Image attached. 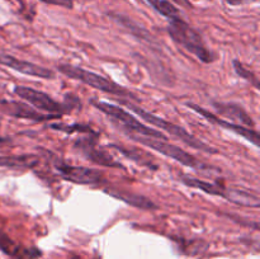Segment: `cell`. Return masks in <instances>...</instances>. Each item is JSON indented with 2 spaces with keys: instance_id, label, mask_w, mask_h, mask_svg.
<instances>
[{
  "instance_id": "obj_2",
  "label": "cell",
  "mask_w": 260,
  "mask_h": 259,
  "mask_svg": "<svg viewBox=\"0 0 260 259\" xmlns=\"http://www.w3.org/2000/svg\"><path fill=\"white\" fill-rule=\"evenodd\" d=\"M57 71L62 74V75L68 76V78L81 81L85 85L91 86L94 89H98V90L104 91V93L112 94V95L119 96V98L136 99V95L132 94L124 86L114 83L113 80L106 78V76H102L99 74L93 73V71L85 70V69L79 68V66L71 65V63H58Z\"/></svg>"
},
{
  "instance_id": "obj_10",
  "label": "cell",
  "mask_w": 260,
  "mask_h": 259,
  "mask_svg": "<svg viewBox=\"0 0 260 259\" xmlns=\"http://www.w3.org/2000/svg\"><path fill=\"white\" fill-rule=\"evenodd\" d=\"M75 147L78 149L79 152H81V154L86 157V159L95 163V164L107 168H123L119 163H117L106 150L99 147L98 145L95 144V141L89 139V137L88 139H80L79 141H76Z\"/></svg>"
},
{
  "instance_id": "obj_14",
  "label": "cell",
  "mask_w": 260,
  "mask_h": 259,
  "mask_svg": "<svg viewBox=\"0 0 260 259\" xmlns=\"http://www.w3.org/2000/svg\"><path fill=\"white\" fill-rule=\"evenodd\" d=\"M40 159L35 154L22 155H2L0 156V167L15 168V169H32L38 165Z\"/></svg>"
},
{
  "instance_id": "obj_12",
  "label": "cell",
  "mask_w": 260,
  "mask_h": 259,
  "mask_svg": "<svg viewBox=\"0 0 260 259\" xmlns=\"http://www.w3.org/2000/svg\"><path fill=\"white\" fill-rule=\"evenodd\" d=\"M106 193L111 195L112 197L118 198V200L134 206V207L141 208V210H156L157 208V206L155 205L150 198L145 197V196H141V195H136V193L128 192V190L108 188V189H106Z\"/></svg>"
},
{
  "instance_id": "obj_6",
  "label": "cell",
  "mask_w": 260,
  "mask_h": 259,
  "mask_svg": "<svg viewBox=\"0 0 260 259\" xmlns=\"http://www.w3.org/2000/svg\"><path fill=\"white\" fill-rule=\"evenodd\" d=\"M14 93L17 94L19 98L27 101L28 103H30L37 109L47 112V113L50 114H58V116H60V114L70 112V106H69V104L56 102L52 96L43 93V91L36 90V89L28 88V86L18 85L14 88Z\"/></svg>"
},
{
  "instance_id": "obj_22",
  "label": "cell",
  "mask_w": 260,
  "mask_h": 259,
  "mask_svg": "<svg viewBox=\"0 0 260 259\" xmlns=\"http://www.w3.org/2000/svg\"><path fill=\"white\" fill-rule=\"evenodd\" d=\"M45 4L50 5H58V7L66 8V9H73L74 2L73 0H41Z\"/></svg>"
},
{
  "instance_id": "obj_16",
  "label": "cell",
  "mask_w": 260,
  "mask_h": 259,
  "mask_svg": "<svg viewBox=\"0 0 260 259\" xmlns=\"http://www.w3.org/2000/svg\"><path fill=\"white\" fill-rule=\"evenodd\" d=\"M229 202H233L239 206H246V207L259 208V197L253 192H246L243 189H234V188H226L225 197Z\"/></svg>"
},
{
  "instance_id": "obj_11",
  "label": "cell",
  "mask_w": 260,
  "mask_h": 259,
  "mask_svg": "<svg viewBox=\"0 0 260 259\" xmlns=\"http://www.w3.org/2000/svg\"><path fill=\"white\" fill-rule=\"evenodd\" d=\"M0 103L3 104V111L7 114L13 117H17V118H24V119H32V121H48V119H55L58 118V114H43L37 112L36 109L30 108L29 106L24 103H20V102H5L0 101Z\"/></svg>"
},
{
  "instance_id": "obj_17",
  "label": "cell",
  "mask_w": 260,
  "mask_h": 259,
  "mask_svg": "<svg viewBox=\"0 0 260 259\" xmlns=\"http://www.w3.org/2000/svg\"><path fill=\"white\" fill-rule=\"evenodd\" d=\"M182 182L184 183L185 185H188V187L198 188L200 190H202V192L205 193H208V195L211 196H220V197H225L226 188L220 184H213V183L205 182V180H200L190 177H183Z\"/></svg>"
},
{
  "instance_id": "obj_9",
  "label": "cell",
  "mask_w": 260,
  "mask_h": 259,
  "mask_svg": "<svg viewBox=\"0 0 260 259\" xmlns=\"http://www.w3.org/2000/svg\"><path fill=\"white\" fill-rule=\"evenodd\" d=\"M0 65L8 66V68L13 69V70L28 76H35V78L41 79L55 78V74L50 69L43 68V66L37 65V63L29 62V61H23L20 58L14 57V56L8 55V53L0 52Z\"/></svg>"
},
{
  "instance_id": "obj_7",
  "label": "cell",
  "mask_w": 260,
  "mask_h": 259,
  "mask_svg": "<svg viewBox=\"0 0 260 259\" xmlns=\"http://www.w3.org/2000/svg\"><path fill=\"white\" fill-rule=\"evenodd\" d=\"M187 107L188 108L193 109L194 112H197L198 114H202V116L205 117V118H207L211 123L216 124V126L223 127V128L229 130V131L234 132V134L239 135V136H243L244 139L248 140V141H250L251 144L255 145V146H259L260 137H259V134L255 131V130L248 128V127L243 126V124L234 123V122L226 121V119L220 118V117H217L216 114H213L212 112H210L208 109L202 108V107L197 106V104H194V103H187Z\"/></svg>"
},
{
  "instance_id": "obj_19",
  "label": "cell",
  "mask_w": 260,
  "mask_h": 259,
  "mask_svg": "<svg viewBox=\"0 0 260 259\" xmlns=\"http://www.w3.org/2000/svg\"><path fill=\"white\" fill-rule=\"evenodd\" d=\"M50 128H55L57 131L68 132V134H74V132H83V134H91L96 135L91 127L86 126V124H65V123H53L50 124Z\"/></svg>"
},
{
  "instance_id": "obj_21",
  "label": "cell",
  "mask_w": 260,
  "mask_h": 259,
  "mask_svg": "<svg viewBox=\"0 0 260 259\" xmlns=\"http://www.w3.org/2000/svg\"><path fill=\"white\" fill-rule=\"evenodd\" d=\"M15 244L13 243L12 240H10L9 238H8L7 235H4V234L0 233V250H3L4 253L7 254H13L15 250Z\"/></svg>"
},
{
  "instance_id": "obj_4",
  "label": "cell",
  "mask_w": 260,
  "mask_h": 259,
  "mask_svg": "<svg viewBox=\"0 0 260 259\" xmlns=\"http://www.w3.org/2000/svg\"><path fill=\"white\" fill-rule=\"evenodd\" d=\"M91 104H93L98 111H101L102 113L107 114V116L112 117V118L116 119L117 122H119V128L121 130L134 132V134L140 135V136L167 140V136H165L164 134L151 128V127H147L146 124L140 122L139 119L135 118L132 114H129L128 112L122 109L121 107L114 106V104L112 103H107V102L96 101V99H93V101H91Z\"/></svg>"
},
{
  "instance_id": "obj_8",
  "label": "cell",
  "mask_w": 260,
  "mask_h": 259,
  "mask_svg": "<svg viewBox=\"0 0 260 259\" xmlns=\"http://www.w3.org/2000/svg\"><path fill=\"white\" fill-rule=\"evenodd\" d=\"M57 173L61 178L75 184H98L103 180V173L99 170L85 167H74L68 164L56 165Z\"/></svg>"
},
{
  "instance_id": "obj_18",
  "label": "cell",
  "mask_w": 260,
  "mask_h": 259,
  "mask_svg": "<svg viewBox=\"0 0 260 259\" xmlns=\"http://www.w3.org/2000/svg\"><path fill=\"white\" fill-rule=\"evenodd\" d=\"M152 8H154L156 12H159L160 14L164 15L168 19H174V18H179L180 13L179 9L173 4L169 0H146Z\"/></svg>"
},
{
  "instance_id": "obj_3",
  "label": "cell",
  "mask_w": 260,
  "mask_h": 259,
  "mask_svg": "<svg viewBox=\"0 0 260 259\" xmlns=\"http://www.w3.org/2000/svg\"><path fill=\"white\" fill-rule=\"evenodd\" d=\"M119 102H121L123 106L128 107L129 109H132L135 113L139 114L142 119H145L146 122H149L150 124H152V126L157 127V128H160V130H164V131H167L168 134H170L172 136L178 137V139L182 140L184 144H187L188 146L193 147V149L201 150V151L210 152V154H217L218 152L217 150L213 149V147H211L210 145L205 144L203 141L198 140L197 137L193 136L192 134H189V132L185 131L183 127L178 126V124H175V123H172V122L167 121V119L161 118V117L155 116V114L145 111V109H142L141 107L136 106V104L131 103V102L126 101V99H119Z\"/></svg>"
},
{
  "instance_id": "obj_13",
  "label": "cell",
  "mask_w": 260,
  "mask_h": 259,
  "mask_svg": "<svg viewBox=\"0 0 260 259\" xmlns=\"http://www.w3.org/2000/svg\"><path fill=\"white\" fill-rule=\"evenodd\" d=\"M213 107L217 109L218 114L226 117V118L240 121L241 123L246 124L249 127H254V124H255L253 119H251V117L246 113L245 109L239 106V104L220 102V103H213Z\"/></svg>"
},
{
  "instance_id": "obj_5",
  "label": "cell",
  "mask_w": 260,
  "mask_h": 259,
  "mask_svg": "<svg viewBox=\"0 0 260 259\" xmlns=\"http://www.w3.org/2000/svg\"><path fill=\"white\" fill-rule=\"evenodd\" d=\"M122 131H124V130H122ZM124 132H126L127 136H128L131 140H134V141H137L139 144L144 145V146L150 147V149L155 150V151L160 152V154L165 155V156L170 157V159H174L175 161L180 163L182 165H185V167H189V168H196V169H202V168H205V165H203L200 160L196 159L192 154L184 151V150L175 146V145L169 144V142H165L159 139L140 136V135L134 134V132H129V131H124Z\"/></svg>"
},
{
  "instance_id": "obj_23",
  "label": "cell",
  "mask_w": 260,
  "mask_h": 259,
  "mask_svg": "<svg viewBox=\"0 0 260 259\" xmlns=\"http://www.w3.org/2000/svg\"><path fill=\"white\" fill-rule=\"evenodd\" d=\"M226 2H228L229 4H231V5H238V4H241L244 0H226Z\"/></svg>"
},
{
  "instance_id": "obj_20",
  "label": "cell",
  "mask_w": 260,
  "mask_h": 259,
  "mask_svg": "<svg viewBox=\"0 0 260 259\" xmlns=\"http://www.w3.org/2000/svg\"><path fill=\"white\" fill-rule=\"evenodd\" d=\"M233 65H234V69H235V73L238 74L239 76H241V78L245 79V80L250 81L256 89H259V80L253 71L246 69L245 66H244V63H241L239 60H234Z\"/></svg>"
},
{
  "instance_id": "obj_1",
  "label": "cell",
  "mask_w": 260,
  "mask_h": 259,
  "mask_svg": "<svg viewBox=\"0 0 260 259\" xmlns=\"http://www.w3.org/2000/svg\"><path fill=\"white\" fill-rule=\"evenodd\" d=\"M168 33L174 42L184 47L202 62L210 63L215 61V55L208 50L200 33L180 17L170 19Z\"/></svg>"
},
{
  "instance_id": "obj_24",
  "label": "cell",
  "mask_w": 260,
  "mask_h": 259,
  "mask_svg": "<svg viewBox=\"0 0 260 259\" xmlns=\"http://www.w3.org/2000/svg\"><path fill=\"white\" fill-rule=\"evenodd\" d=\"M8 141H9L8 139H0V144H3V142H8Z\"/></svg>"
},
{
  "instance_id": "obj_15",
  "label": "cell",
  "mask_w": 260,
  "mask_h": 259,
  "mask_svg": "<svg viewBox=\"0 0 260 259\" xmlns=\"http://www.w3.org/2000/svg\"><path fill=\"white\" fill-rule=\"evenodd\" d=\"M108 15L114 20V22H117L118 24H121L122 27L126 28V29L131 33V35H134L135 37H137L139 40L146 41V42H149V43L154 42V40H152L154 37L150 35L149 30H146L144 27H141V25L137 24V23L134 22L131 18L126 17V15H123V14H118V13H109Z\"/></svg>"
}]
</instances>
